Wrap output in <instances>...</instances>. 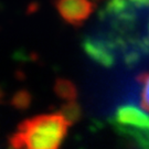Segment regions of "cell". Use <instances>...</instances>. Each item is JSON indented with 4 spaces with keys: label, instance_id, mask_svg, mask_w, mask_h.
Returning <instances> with one entry per match:
<instances>
[{
    "label": "cell",
    "instance_id": "cell-1",
    "mask_svg": "<svg viewBox=\"0 0 149 149\" xmlns=\"http://www.w3.org/2000/svg\"><path fill=\"white\" fill-rule=\"evenodd\" d=\"M100 34H93L113 58L135 63L149 52V0H106L98 12Z\"/></svg>",
    "mask_w": 149,
    "mask_h": 149
},
{
    "label": "cell",
    "instance_id": "cell-2",
    "mask_svg": "<svg viewBox=\"0 0 149 149\" xmlns=\"http://www.w3.org/2000/svg\"><path fill=\"white\" fill-rule=\"evenodd\" d=\"M70 125L61 112L27 118L9 136V146L11 149H60Z\"/></svg>",
    "mask_w": 149,
    "mask_h": 149
},
{
    "label": "cell",
    "instance_id": "cell-9",
    "mask_svg": "<svg viewBox=\"0 0 149 149\" xmlns=\"http://www.w3.org/2000/svg\"><path fill=\"white\" fill-rule=\"evenodd\" d=\"M96 3H98V2H102V1H104V0H94Z\"/></svg>",
    "mask_w": 149,
    "mask_h": 149
},
{
    "label": "cell",
    "instance_id": "cell-6",
    "mask_svg": "<svg viewBox=\"0 0 149 149\" xmlns=\"http://www.w3.org/2000/svg\"><path fill=\"white\" fill-rule=\"evenodd\" d=\"M61 113L64 115V117L68 119L70 124L77 122L80 119L81 116V108L80 105L76 103V101H69L65 102L62 108H61Z\"/></svg>",
    "mask_w": 149,
    "mask_h": 149
},
{
    "label": "cell",
    "instance_id": "cell-4",
    "mask_svg": "<svg viewBox=\"0 0 149 149\" xmlns=\"http://www.w3.org/2000/svg\"><path fill=\"white\" fill-rule=\"evenodd\" d=\"M112 124L118 127L149 132V115L134 105H123L117 108Z\"/></svg>",
    "mask_w": 149,
    "mask_h": 149
},
{
    "label": "cell",
    "instance_id": "cell-3",
    "mask_svg": "<svg viewBox=\"0 0 149 149\" xmlns=\"http://www.w3.org/2000/svg\"><path fill=\"white\" fill-rule=\"evenodd\" d=\"M54 8L65 23L79 28L95 10L94 0H53Z\"/></svg>",
    "mask_w": 149,
    "mask_h": 149
},
{
    "label": "cell",
    "instance_id": "cell-5",
    "mask_svg": "<svg viewBox=\"0 0 149 149\" xmlns=\"http://www.w3.org/2000/svg\"><path fill=\"white\" fill-rule=\"evenodd\" d=\"M54 92L64 102L75 101L77 96V91L75 85L66 79H58L54 84Z\"/></svg>",
    "mask_w": 149,
    "mask_h": 149
},
{
    "label": "cell",
    "instance_id": "cell-8",
    "mask_svg": "<svg viewBox=\"0 0 149 149\" xmlns=\"http://www.w3.org/2000/svg\"><path fill=\"white\" fill-rule=\"evenodd\" d=\"M29 103V95L27 92H19L15 98H13V104L17 107H26Z\"/></svg>",
    "mask_w": 149,
    "mask_h": 149
},
{
    "label": "cell",
    "instance_id": "cell-7",
    "mask_svg": "<svg viewBox=\"0 0 149 149\" xmlns=\"http://www.w3.org/2000/svg\"><path fill=\"white\" fill-rule=\"evenodd\" d=\"M138 81L141 84V106L149 112V72L139 75Z\"/></svg>",
    "mask_w": 149,
    "mask_h": 149
}]
</instances>
